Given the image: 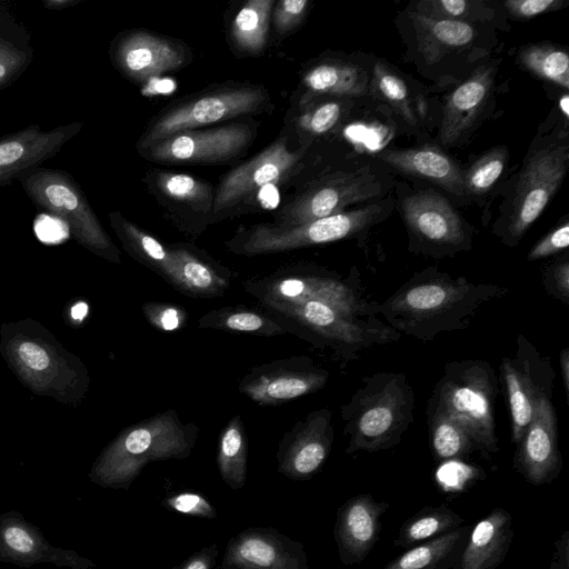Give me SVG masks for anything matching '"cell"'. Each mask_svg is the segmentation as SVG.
Returning <instances> with one entry per match:
<instances>
[{
    "label": "cell",
    "instance_id": "55",
    "mask_svg": "<svg viewBox=\"0 0 569 569\" xmlns=\"http://www.w3.org/2000/svg\"><path fill=\"white\" fill-rule=\"evenodd\" d=\"M559 104H560L561 111L563 112L565 117L568 118V116H569V97L567 93H565L560 98Z\"/></svg>",
    "mask_w": 569,
    "mask_h": 569
},
{
    "label": "cell",
    "instance_id": "29",
    "mask_svg": "<svg viewBox=\"0 0 569 569\" xmlns=\"http://www.w3.org/2000/svg\"><path fill=\"white\" fill-rule=\"evenodd\" d=\"M382 505L369 496L351 499L339 515L337 539L347 560H359L370 550L377 537Z\"/></svg>",
    "mask_w": 569,
    "mask_h": 569
},
{
    "label": "cell",
    "instance_id": "37",
    "mask_svg": "<svg viewBox=\"0 0 569 569\" xmlns=\"http://www.w3.org/2000/svg\"><path fill=\"white\" fill-rule=\"evenodd\" d=\"M274 3L273 0H250L234 16L231 38L239 50L250 54L263 50Z\"/></svg>",
    "mask_w": 569,
    "mask_h": 569
},
{
    "label": "cell",
    "instance_id": "41",
    "mask_svg": "<svg viewBox=\"0 0 569 569\" xmlns=\"http://www.w3.org/2000/svg\"><path fill=\"white\" fill-rule=\"evenodd\" d=\"M373 86L380 97L409 124H417L408 88L405 81L382 62H377L373 69Z\"/></svg>",
    "mask_w": 569,
    "mask_h": 569
},
{
    "label": "cell",
    "instance_id": "34",
    "mask_svg": "<svg viewBox=\"0 0 569 569\" xmlns=\"http://www.w3.org/2000/svg\"><path fill=\"white\" fill-rule=\"evenodd\" d=\"M315 93L339 97H361L369 89L367 73L356 64L342 61H323L310 68L302 79Z\"/></svg>",
    "mask_w": 569,
    "mask_h": 569
},
{
    "label": "cell",
    "instance_id": "10",
    "mask_svg": "<svg viewBox=\"0 0 569 569\" xmlns=\"http://www.w3.org/2000/svg\"><path fill=\"white\" fill-rule=\"evenodd\" d=\"M567 141L549 143L531 153L518 177L505 242H519L559 189L568 168Z\"/></svg>",
    "mask_w": 569,
    "mask_h": 569
},
{
    "label": "cell",
    "instance_id": "4",
    "mask_svg": "<svg viewBox=\"0 0 569 569\" xmlns=\"http://www.w3.org/2000/svg\"><path fill=\"white\" fill-rule=\"evenodd\" d=\"M413 393L402 373L366 377L348 403L341 406L347 451L392 447L412 422Z\"/></svg>",
    "mask_w": 569,
    "mask_h": 569
},
{
    "label": "cell",
    "instance_id": "50",
    "mask_svg": "<svg viewBox=\"0 0 569 569\" xmlns=\"http://www.w3.org/2000/svg\"><path fill=\"white\" fill-rule=\"evenodd\" d=\"M543 284L551 296L569 303V261L549 268L543 276Z\"/></svg>",
    "mask_w": 569,
    "mask_h": 569
},
{
    "label": "cell",
    "instance_id": "20",
    "mask_svg": "<svg viewBox=\"0 0 569 569\" xmlns=\"http://www.w3.org/2000/svg\"><path fill=\"white\" fill-rule=\"evenodd\" d=\"M110 56L120 72L140 83L174 71L186 62V51L181 44L138 30L119 37L113 42Z\"/></svg>",
    "mask_w": 569,
    "mask_h": 569
},
{
    "label": "cell",
    "instance_id": "3",
    "mask_svg": "<svg viewBox=\"0 0 569 569\" xmlns=\"http://www.w3.org/2000/svg\"><path fill=\"white\" fill-rule=\"evenodd\" d=\"M199 433L194 423H183L172 409L122 429L98 455L88 473L102 488L129 489L150 462L184 459Z\"/></svg>",
    "mask_w": 569,
    "mask_h": 569
},
{
    "label": "cell",
    "instance_id": "6",
    "mask_svg": "<svg viewBox=\"0 0 569 569\" xmlns=\"http://www.w3.org/2000/svg\"><path fill=\"white\" fill-rule=\"evenodd\" d=\"M496 385L488 362L453 361L446 366L430 402L461 423L475 447L487 452L498 450L493 416Z\"/></svg>",
    "mask_w": 569,
    "mask_h": 569
},
{
    "label": "cell",
    "instance_id": "25",
    "mask_svg": "<svg viewBox=\"0 0 569 569\" xmlns=\"http://www.w3.org/2000/svg\"><path fill=\"white\" fill-rule=\"evenodd\" d=\"M177 262L176 290L192 297L211 299L222 297L229 289L232 274L200 249L187 244H172Z\"/></svg>",
    "mask_w": 569,
    "mask_h": 569
},
{
    "label": "cell",
    "instance_id": "8",
    "mask_svg": "<svg viewBox=\"0 0 569 569\" xmlns=\"http://www.w3.org/2000/svg\"><path fill=\"white\" fill-rule=\"evenodd\" d=\"M382 212L381 206L370 204L296 226L260 223L239 231L227 247L236 254L252 257L329 243L368 229Z\"/></svg>",
    "mask_w": 569,
    "mask_h": 569
},
{
    "label": "cell",
    "instance_id": "30",
    "mask_svg": "<svg viewBox=\"0 0 569 569\" xmlns=\"http://www.w3.org/2000/svg\"><path fill=\"white\" fill-rule=\"evenodd\" d=\"M418 47L427 62L439 61L447 52L463 49L476 39V29L470 22L429 18L409 12Z\"/></svg>",
    "mask_w": 569,
    "mask_h": 569
},
{
    "label": "cell",
    "instance_id": "39",
    "mask_svg": "<svg viewBox=\"0 0 569 569\" xmlns=\"http://www.w3.org/2000/svg\"><path fill=\"white\" fill-rule=\"evenodd\" d=\"M519 60L540 79L565 90L569 88V57L561 48L547 43L530 44L520 51Z\"/></svg>",
    "mask_w": 569,
    "mask_h": 569
},
{
    "label": "cell",
    "instance_id": "2",
    "mask_svg": "<svg viewBox=\"0 0 569 569\" xmlns=\"http://www.w3.org/2000/svg\"><path fill=\"white\" fill-rule=\"evenodd\" d=\"M0 357L34 396L78 407L90 388L83 361L33 318L0 325Z\"/></svg>",
    "mask_w": 569,
    "mask_h": 569
},
{
    "label": "cell",
    "instance_id": "51",
    "mask_svg": "<svg viewBox=\"0 0 569 569\" xmlns=\"http://www.w3.org/2000/svg\"><path fill=\"white\" fill-rule=\"evenodd\" d=\"M472 476V469L468 466L449 461L437 473L438 481L446 490H457Z\"/></svg>",
    "mask_w": 569,
    "mask_h": 569
},
{
    "label": "cell",
    "instance_id": "18",
    "mask_svg": "<svg viewBox=\"0 0 569 569\" xmlns=\"http://www.w3.org/2000/svg\"><path fill=\"white\" fill-rule=\"evenodd\" d=\"M331 418L328 409L311 411L284 433L277 451L280 473L306 479L322 466L333 441Z\"/></svg>",
    "mask_w": 569,
    "mask_h": 569
},
{
    "label": "cell",
    "instance_id": "14",
    "mask_svg": "<svg viewBox=\"0 0 569 569\" xmlns=\"http://www.w3.org/2000/svg\"><path fill=\"white\" fill-rule=\"evenodd\" d=\"M328 371L310 358L291 357L252 368L239 382V391L259 406H280L325 387Z\"/></svg>",
    "mask_w": 569,
    "mask_h": 569
},
{
    "label": "cell",
    "instance_id": "5",
    "mask_svg": "<svg viewBox=\"0 0 569 569\" xmlns=\"http://www.w3.org/2000/svg\"><path fill=\"white\" fill-rule=\"evenodd\" d=\"M18 180L34 206L60 219L77 243L104 260L120 263L119 249L72 176L63 170L38 167Z\"/></svg>",
    "mask_w": 569,
    "mask_h": 569
},
{
    "label": "cell",
    "instance_id": "1",
    "mask_svg": "<svg viewBox=\"0 0 569 569\" xmlns=\"http://www.w3.org/2000/svg\"><path fill=\"white\" fill-rule=\"evenodd\" d=\"M503 291L428 269L402 284L380 311L395 330L427 341L440 332L465 328L480 307Z\"/></svg>",
    "mask_w": 569,
    "mask_h": 569
},
{
    "label": "cell",
    "instance_id": "17",
    "mask_svg": "<svg viewBox=\"0 0 569 569\" xmlns=\"http://www.w3.org/2000/svg\"><path fill=\"white\" fill-rule=\"evenodd\" d=\"M0 562L27 569L41 563L69 569L97 567L74 550L51 545L42 531L17 510L0 515Z\"/></svg>",
    "mask_w": 569,
    "mask_h": 569
},
{
    "label": "cell",
    "instance_id": "48",
    "mask_svg": "<svg viewBox=\"0 0 569 569\" xmlns=\"http://www.w3.org/2000/svg\"><path fill=\"white\" fill-rule=\"evenodd\" d=\"M503 4L515 19H530L559 10L566 6V2L562 0H508Z\"/></svg>",
    "mask_w": 569,
    "mask_h": 569
},
{
    "label": "cell",
    "instance_id": "44",
    "mask_svg": "<svg viewBox=\"0 0 569 569\" xmlns=\"http://www.w3.org/2000/svg\"><path fill=\"white\" fill-rule=\"evenodd\" d=\"M142 312L149 323L163 331L181 328L187 319L183 308L167 302H147L142 306Z\"/></svg>",
    "mask_w": 569,
    "mask_h": 569
},
{
    "label": "cell",
    "instance_id": "52",
    "mask_svg": "<svg viewBox=\"0 0 569 569\" xmlns=\"http://www.w3.org/2000/svg\"><path fill=\"white\" fill-rule=\"evenodd\" d=\"M216 553V546L206 547L172 569H212Z\"/></svg>",
    "mask_w": 569,
    "mask_h": 569
},
{
    "label": "cell",
    "instance_id": "23",
    "mask_svg": "<svg viewBox=\"0 0 569 569\" xmlns=\"http://www.w3.org/2000/svg\"><path fill=\"white\" fill-rule=\"evenodd\" d=\"M403 218L421 240L440 247H459L465 242L462 221L439 193L420 191L402 201Z\"/></svg>",
    "mask_w": 569,
    "mask_h": 569
},
{
    "label": "cell",
    "instance_id": "47",
    "mask_svg": "<svg viewBox=\"0 0 569 569\" xmlns=\"http://www.w3.org/2000/svg\"><path fill=\"white\" fill-rule=\"evenodd\" d=\"M167 506L183 515L213 518L217 512L212 505L202 496L192 492H182L167 499Z\"/></svg>",
    "mask_w": 569,
    "mask_h": 569
},
{
    "label": "cell",
    "instance_id": "26",
    "mask_svg": "<svg viewBox=\"0 0 569 569\" xmlns=\"http://www.w3.org/2000/svg\"><path fill=\"white\" fill-rule=\"evenodd\" d=\"M379 157L403 173L430 180L457 196L465 193L461 169L438 149H390Z\"/></svg>",
    "mask_w": 569,
    "mask_h": 569
},
{
    "label": "cell",
    "instance_id": "31",
    "mask_svg": "<svg viewBox=\"0 0 569 569\" xmlns=\"http://www.w3.org/2000/svg\"><path fill=\"white\" fill-rule=\"evenodd\" d=\"M28 28L13 11L0 3V90L14 83L33 59Z\"/></svg>",
    "mask_w": 569,
    "mask_h": 569
},
{
    "label": "cell",
    "instance_id": "46",
    "mask_svg": "<svg viewBox=\"0 0 569 569\" xmlns=\"http://www.w3.org/2000/svg\"><path fill=\"white\" fill-rule=\"evenodd\" d=\"M309 6L307 0H281L272 10L273 27L278 34H284L297 28L305 19Z\"/></svg>",
    "mask_w": 569,
    "mask_h": 569
},
{
    "label": "cell",
    "instance_id": "12",
    "mask_svg": "<svg viewBox=\"0 0 569 569\" xmlns=\"http://www.w3.org/2000/svg\"><path fill=\"white\" fill-rule=\"evenodd\" d=\"M382 191L379 178L365 169L337 172L313 183L279 212V227L296 226L343 212L348 206L377 197Z\"/></svg>",
    "mask_w": 569,
    "mask_h": 569
},
{
    "label": "cell",
    "instance_id": "13",
    "mask_svg": "<svg viewBox=\"0 0 569 569\" xmlns=\"http://www.w3.org/2000/svg\"><path fill=\"white\" fill-rule=\"evenodd\" d=\"M501 372L511 416L512 441L518 443L539 400L551 398L555 372L549 359L541 357L523 336L518 338L516 355L502 359Z\"/></svg>",
    "mask_w": 569,
    "mask_h": 569
},
{
    "label": "cell",
    "instance_id": "38",
    "mask_svg": "<svg viewBox=\"0 0 569 569\" xmlns=\"http://www.w3.org/2000/svg\"><path fill=\"white\" fill-rule=\"evenodd\" d=\"M429 422L432 449L439 459L459 458L476 448L466 428L442 409L431 403Z\"/></svg>",
    "mask_w": 569,
    "mask_h": 569
},
{
    "label": "cell",
    "instance_id": "15",
    "mask_svg": "<svg viewBox=\"0 0 569 569\" xmlns=\"http://www.w3.org/2000/svg\"><path fill=\"white\" fill-rule=\"evenodd\" d=\"M302 153V149L290 150L287 138L281 137L228 172L214 192L211 219H218L262 187L279 183L297 167Z\"/></svg>",
    "mask_w": 569,
    "mask_h": 569
},
{
    "label": "cell",
    "instance_id": "40",
    "mask_svg": "<svg viewBox=\"0 0 569 569\" xmlns=\"http://www.w3.org/2000/svg\"><path fill=\"white\" fill-rule=\"evenodd\" d=\"M508 149L495 147L483 153L465 173L463 191L468 194H482L500 178L508 163Z\"/></svg>",
    "mask_w": 569,
    "mask_h": 569
},
{
    "label": "cell",
    "instance_id": "43",
    "mask_svg": "<svg viewBox=\"0 0 569 569\" xmlns=\"http://www.w3.org/2000/svg\"><path fill=\"white\" fill-rule=\"evenodd\" d=\"M473 2L466 0H425L417 3L415 12L435 19L469 22Z\"/></svg>",
    "mask_w": 569,
    "mask_h": 569
},
{
    "label": "cell",
    "instance_id": "45",
    "mask_svg": "<svg viewBox=\"0 0 569 569\" xmlns=\"http://www.w3.org/2000/svg\"><path fill=\"white\" fill-rule=\"evenodd\" d=\"M342 116L339 101H326L312 108L302 118V127L312 134H321L331 130Z\"/></svg>",
    "mask_w": 569,
    "mask_h": 569
},
{
    "label": "cell",
    "instance_id": "49",
    "mask_svg": "<svg viewBox=\"0 0 569 569\" xmlns=\"http://www.w3.org/2000/svg\"><path fill=\"white\" fill-rule=\"evenodd\" d=\"M569 244V223L563 222L542 238L528 253V259L539 260L552 256Z\"/></svg>",
    "mask_w": 569,
    "mask_h": 569
},
{
    "label": "cell",
    "instance_id": "24",
    "mask_svg": "<svg viewBox=\"0 0 569 569\" xmlns=\"http://www.w3.org/2000/svg\"><path fill=\"white\" fill-rule=\"evenodd\" d=\"M493 83V69L481 67L447 98L440 126L445 146L456 144L475 124L486 106Z\"/></svg>",
    "mask_w": 569,
    "mask_h": 569
},
{
    "label": "cell",
    "instance_id": "7",
    "mask_svg": "<svg viewBox=\"0 0 569 569\" xmlns=\"http://www.w3.org/2000/svg\"><path fill=\"white\" fill-rule=\"evenodd\" d=\"M262 308L280 319L289 332L317 347L331 348L340 353L397 339L395 329L379 322H365L358 318L359 313L319 301L276 303Z\"/></svg>",
    "mask_w": 569,
    "mask_h": 569
},
{
    "label": "cell",
    "instance_id": "11",
    "mask_svg": "<svg viewBox=\"0 0 569 569\" xmlns=\"http://www.w3.org/2000/svg\"><path fill=\"white\" fill-rule=\"evenodd\" d=\"M261 306L319 301L343 311L360 313L362 307L353 288L322 271L301 267L280 269L243 283Z\"/></svg>",
    "mask_w": 569,
    "mask_h": 569
},
{
    "label": "cell",
    "instance_id": "42",
    "mask_svg": "<svg viewBox=\"0 0 569 569\" xmlns=\"http://www.w3.org/2000/svg\"><path fill=\"white\" fill-rule=\"evenodd\" d=\"M461 518L448 510L433 511L412 519L400 532L398 543L406 546L453 530Z\"/></svg>",
    "mask_w": 569,
    "mask_h": 569
},
{
    "label": "cell",
    "instance_id": "53",
    "mask_svg": "<svg viewBox=\"0 0 569 569\" xmlns=\"http://www.w3.org/2000/svg\"><path fill=\"white\" fill-rule=\"evenodd\" d=\"M560 375L562 383L568 397L569 395V349L565 348L560 353Z\"/></svg>",
    "mask_w": 569,
    "mask_h": 569
},
{
    "label": "cell",
    "instance_id": "54",
    "mask_svg": "<svg viewBox=\"0 0 569 569\" xmlns=\"http://www.w3.org/2000/svg\"><path fill=\"white\" fill-rule=\"evenodd\" d=\"M80 0H44L43 6L50 10H62L79 3Z\"/></svg>",
    "mask_w": 569,
    "mask_h": 569
},
{
    "label": "cell",
    "instance_id": "36",
    "mask_svg": "<svg viewBox=\"0 0 569 569\" xmlns=\"http://www.w3.org/2000/svg\"><path fill=\"white\" fill-rule=\"evenodd\" d=\"M467 528L440 535L390 561L383 569H445L457 555Z\"/></svg>",
    "mask_w": 569,
    "mask_h": 569
},
{
    "label": "cell",
    "instance_id": "33",
    "mask_svg": "<svg viewBox=\"0 0 569 569\" xmlns=\"http://www.w3.org/2000/svg\"><path fill=\"white\" fill-rule=\"evenodd\" d=\"M153 186L166 201L182 208L183 212L209 216L210 221L214 192L206 181L186 173L158 171Z\"/></svg>",
    "mask_w": 569,
    "mask_h": 569
},
{
    "label": "cell",
    "instance_id": "28",
    "mask_svg": "<svg viewBox=\"0 0 569 569\" xmlns=\"http://www.w3.org/2000/svg\"><path fill=\"white\" fill-rule=\"evenodd\" d=\"M109 220L126 252L174 288L177 262L172 244L160 242L119 212H109Z\"/></svg>",
    "mask_w": 569,
    "mask_h": 569
},
{
    "label": "cell",
    "instance_id": "21",
    "mask_svg": "<svg viewBox=\"0 0 569 569\" xmlns=\"http://www.w3.org/2000/svg\"><path fill=\"white\" fill-rule=\"evenodd\" d=\"M221 569H308L301 546L272 530L252 528L234 536Z\"/></svg>",
    "mask_w": 569,
    "mask_h": 569
},
{
    "label": "cell",
    "instance_id": "16",
    "mask_svg": "<svg viewBox=\"0 0 569 569\" xmlns=\"http://www.w3.org/2000/svg\"><path fill=\"white\" fill-rule=\"evenodd\" d=\"M253 130L247 123L172 134L148 149L151 160L162 163H216L230 160L251 143Z\"/></svg>",
    "mask_w": 569,
    "mask_h": 569
},
{
    "label": "cell",
    "instance_id": "19",
    "mask_svg": "<svg viewBox=\"0 0 569 569\" xmlns=\"http://www.w3.org/2000/svg\"><path fill=\"white\" fill-rule=\"evenodd\" d=\"M80 121L43 131L31 124L0 138V187L9 186L26 172L56 156L82 129Z\"/></svg>",
    "mask_w": 569,
    "mask_h": 569
},
{
    "label": "cell",
    "instance_id": "32",
    "mask_svg": "<svg viewBox=\"0 0 569 569\" xmlns=\"http://www.w3.org/2000/svg\"><path fill=\"white\" fill-rule=\"evenodd\" d=\"M198 327L261 337H274L289 332L280 319L247 306H229L211 310L198 320Z\"/></svg>",
    "mask_w": 569,
    "mask_h": 569
},
{
    "label": "cell",
    "instance_id": "9",
    "mask_svg": "<svg viewBox=\"0 0 569 569\" xmlns=\"http://www.w3.org/2000/svg\"><path fill=\"white\" fill-rule=\"evenodd\" d=\"M267 101L266 90L257 86L226 88L201 94L160 114L144 132L139 147L148 150L172 134L254 113Z\"/></svg>",
    "mask_w": 569,
    "mask_h": 569
},
{
    "label": "cell",
    "instance_id": "35",
    "mask_svg": "<svg viewBox=\"0 0 569 569\" xmlns=\"http://www.w3.org/2000/svg\"><path fill=\"white\" fill-rule=\"evenodd\" d=\"M217 466L224 483L241 489L247 480V435L240 416H233L222 429Z\"/></svg>",
    "mask_w": 569,
    "mask_h": 569
},
{
    "label": "cell",
    "instance_id": "22",
    "mask_svg": "<svg viewBox=\"0 0 569 569\" xmlns=\"http://www.w3.org/2000/svg\"><path fill=\"white\" fill-rule=\"evenodd\" d=\"M516 463L533 483L555 476L561 466L557 442V418L551 398L539 400L535 416L518 442Z\"/></svg>",
    "mask_w": 569,
    "mask_h": 569
},
{
    "label": "cell",
    "instance_id": "27",
    "mask_svg": "<svg viewBox=\"0 0 569 569\" xmlns=\"http://www.w3.org/2000/svg\"><path fill=\"white\" fill-rule=\"evenodd\" d=\"M512 537L511 517L495 509L472 529L457 569H493L505 558Z\"/></svg>",
    "mask_w": 569,
    "mask_h": 569
}]
</instances>
